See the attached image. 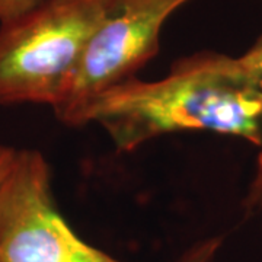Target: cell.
<instances>
[{"label": "cell", "instance_id": "277c9868", "mask_svg": "<svg viewBox=\"0 0 262 262\" xmlns=\"http://www.w3.org/2000/svg\"><path fill=\"white\" fill-rule=\"evenodd\" d=\"M189 0H115L89 39L72 86L54 108L75 127L84 105L103 91L133 77L159 53L169 16Z\"/></svg>", "mask_w": 262, "mask_h": 262}, {"label": "cell", "instance_id": "8992f818", "mask_svg": "<svg viewBox=\"0 0 262 262\" xmlns=\"http://www.w3.org/2000/svg\"><path fill=\"white\" fill-rule=\"evenodd\" d=\"M239 60L246 69V72L252 76L253 80L262 89V32L253 41L252 46L239 57Z\"/></svg>", "mask_w": 262, "mask_h": 262}, {"label": "cell", "instance_id": "5b68a950", "mask_svg": "<svg viewBox=\"0 0 262 262\" xmlns=\"http://www.w3.org/2000/svg\"><path fill=\"white\" fill-rule=\"evenodd\" d=\"M222 244H223L222 236L204 239L194 246H191L187 252L181 256L178 262H211L214 259L215 253L222 248Z\"/></svg>", "mask_w": 262, "mask_h": 262}, {"label": "cell", "instance_id": "ba28073f", "mask_svg": "<svg viewBox=\"0 0 262 262\" xmlns=\"http://www.w3.org/2000/svg\"><path fill=\"white\" fill-rule=\"evenodd\" d=\"M42 2L44 0H0V24L16 19Z\"/></svg>", "mask_w": 262, "mask_h": 262}, {"label": "cell", "instance_id": "7a4b0ae2", "mask_svg": "<svg viewBox=\"0 0 262 262\" xmlns=\"http://www.w3.org/2000/svg\"><path fill=\"white\" fill-rule=\"evenodd\" d=\"M114 2L44 0L0 24V105L44 103L54 110Z\"/></svg>", "mask_w": 262, "mask_h": 262}, {"label": "cell", "instance_id": "9c48e42d", "mask_svg": "<svg viewBox=\"0 0 262 262\" xmlns=\"http://www.w3.org/2000/svg\"><path fill=\"white\" fill-rule=\"evenodd\" d=\"M16 150L8 147V146H0V182L5 178V175L8 173L12 160L15 158Z\"/></svg>", "mask_w": 262, "mask_h": 262}, {"label": "cell", "instance_id": "3957f363", "mask_svg": "<svg viewBox=\"0 0 262 262\" xmlns=\"http://www.w3.org/2000/svg\"><path fill=\"white\" fill-rule=\"evenodd\" d=\"M0 262L121 261L88 244L67 223L44 155L16 150L0 182Z\"/></svg>", "mask_w": 262, "mask_h": 262}, {"label": "cell", "instance_id": "6da1fadb", "mask_svg": "<svg viewBox=\"0 0 262 262\" xmlns=\"http://www.w3.org/2000/svg\"><path fill=\"white\" fill-rule=\"evenodd\" d=\"M99 124L118 151L158 137L208 131L262 149V89L239 57L198 51L178 58L165 77H133L84 105L75 127Z\"/></svg>", "mask_w": 262, "mask_h": 262}, {"label": "cell", "instance_id": "52a82bcc", "mask_svg": "<svg viewBox=\"0 0 262 262\" xmlns=\"http://www.w3.org/2000/svg\"><path fill=\"white\" fill-rule=\"evenodd\" d=\"M244 206L248 213H256L262 210V150L256 160L255 175L245 196Z\"/></svg>", "mask_w": 262, "mask_h": 262}]
</instances>
